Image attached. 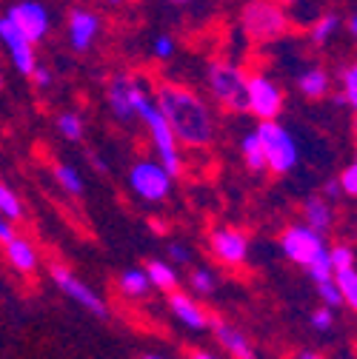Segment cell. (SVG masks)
Segmentation results:
<instances>
[{"mask_svg":"<svg viewBox=\"0 0 357 359\" xmlns=\"http://www.w3.org/2000/svg\"><path fill=\"white\" fill-rule=\"evenodd\" d=\"M143 359H166V356H157V353H146Z\"/></svg>","mask_w":357,"mask_h":359,"instance_id":"b9f144b4","label":"cell"},{"mask_svg":"<svg viewBox=\"0 0 357 359\" xmlns=\"http://www.w3.org/2000/svg\"><path fill=\"white\" fill-rule=\"evenodd\" d=\"M192 359H217V356H212V353H206V351H197V353H192Z\"/></svg>","mask_w":357,"mask_h":359,"instance_id":"ab89813d","label":"cell"},{"mask_svg":"<svg viewBox=\"0 0 357 359\" xmlns=\"http://www.w3.org/2000/svg\"><path fill=\"white\" fill-rule=\"evenodd\" d=\"M189 285H192L195 294H212L217 280H214V274L209 271V268H197V271H192V277H189Z\"/></svg>","mask_w":357,"mask_h":359,"instance_id":"83f0119b","label":"cell"},{"mask_svg":"<svg viewBox=\"0 0 357 359\" xmlns=\"http://www.w3.org/2000/svg\"><path fill=\"white\" fill-rule=\"evenodd\" d=\"M0 43H4V49L9 52L12 66H15L20 74L29 77V74L34 72V66H37V60H34V43L12 23L9 15L0 18Z\"/></svg>","mask_w":357,"mask_h":359,"instance_id":"30bf717a","label":"cell"},{"mask_svg":"<svg viewBox=\"0 0 357 359\" xmlns=\"http://www.w3.org/2000/svg\"><path fill=\"white\" fill-rule=\"evenodd\" d=\"M100 32V18L89 9H72L69 15V43L74 52H89L92 43L98 40Z\"/></svg>","mask_w":357,"mask_h":359,"instance_id":"5bb4252c","label":"cell"},{"mask_svg":"<svg viewBox=\"0 0 357 359\" xmlns=\"http://www.w3.org/2000/svg\"><path fill=\"white\" fill-rule=\"evenodd\" d=\"M340 194V183H326V197H337Z\"/></svg>","mask_w":357,"mask_h":359,"instance_id":"74e56055","label":"cell"},{"mask_svg":"<svg viewBox=\"0 0 357 359\" xmlns=\"http://www.w3.org/2000/svg\"><path fill=\"white\" fill-rule=\"evenodd\" d=\"M340 191L343 194H349V197H357V163H351L349 168H343V174H340Z\"/></svg>","mask_w":357,"mask_h":359,"instance_id":"1f68e13d","label":"cell"},{"mask_svg":"<svg viewBox=\"0 0 357 359\" xmlns=\"http://www.w3.org/2000/svg\"><path fill=\"white\" fill-rule=\"evenodd\" d=\"M297 359H320V356H318V353H311V351H303Z\"/></svg>","mask_w":357,"mask_h":359,"instance_id":"60d3db41","label":"cell"},{"mask_svg":"<svg viewBox=\"0 0 357 359\" xmlns=\"http://www.w3.org/2000/svg\"><path fill=\"white\" fill-rule=\"evenodd\" d=\"M0 217H6V219H20L23 217V205L18 200V194L0 183Z\"/></svg>","mask_w":357,"mask_h":359,"instance_id":"484cf974","label":"cell"},{"mask_svg":"<svg viewBox=\"0 0 357 359\" xmlns=\"http://www.w3.org/2000/svg\"><path fill=\"white\" fill-rule=\"evenodd\" d=\"M254 134H257V140L263 146V154H266V168H272L275 174H289L297 165L300 149H297L289 128H283L275 120H260Z\"/></svg>","mask_w":357,"mask_h":359,"instance_id":"3957f363","label":"cell"},{"mask_svg":"<svg viewBox=\"0 0 357 359\" xmlns=\"http://www.w3.org/2000/svg\"><path fill=\"white\" fill-rule=\"evenodd\" d=\"M329 259H332V268H335V274L337 271H346V268H354V254L349 245H337L329 251Z\"/></svg>","mask_w":357,"mask_h":359,"instance_id":"f546056e","label":"cell"},{"mask_svg":"<svg viewBox=\"0 0 357 359\" xmlns=\"http://www.w3.org/2000/svg\"><path fill=\"white\" fill-rule=\"evenodd\" d=\"M129 189L146 203H160L171 191V174L155 160H141L129 171Z\"/></svg>","mask_w":357,"mask_h":359,"instance_id":"8992f818","label":"cell"},{"mask_svg":"<svg viewBox=\"0 0 357 359\" xmlns=\"http://www.w3.org/2000/svg\"><path fill=\"white\" fill-rule=\"evenodd\" d=\"M246 109L260 120H275L283 111L280 86L266 74H252L246 83Z\"/></svg>","mask_w":357,"mask_h":359,"instance_id":"ba28073f","label":"cell"},{"mask_svg":"<svg viewBox=\"0 0 357 359\" xmlns=\"http://www.w3.org/2000/svg\"><path fill=\"white\" fill-rule=\"evenodd\" d=\"M58 131L63 134L66 140H80V137H83V120H80V114L63 111V114L58 117Z\"/></svg>","mask_w":357,"mask_h":359,"instance_id":"4316f807","label":"cell"},{"mask_svg":"<svg viewBox=\"0 0 357 359\" xmlns=\"http://www.w3.org/2000/svg\"><path fill=\"white\" fill-rule=\"evenodd\" d=\"M117 288L126 294V297H146L149 294V288H152V283H149V274L146 271H141V268H129V271H123L120 277H117Z\"/></svg>","mask_w":357,"mask_h":359,"instance_id":"ffe728a7","label":"cell"},{"mask_svg":"<svg viewBox=\"0 0 357 359\" xmlns=\"http://www.w3.org/2000/svg\"><path fill=\"white\" fill-rule=\"evenodd\" d=\"M354 134H357V117H354Z\"/></svg>","mask_w":357,"mask_h":359,"instance_id":"f6af8a7d","label":"cell"},{"mask_svg":"<svg viewBox=\"0 0 357 359\" xmlns=\"http://www.w3.org/2000/svg\"><path fill=\"white\" fill-rule=\"evenodd\" d=\"M52 280H55V285L69 297V299H74L80 308H86L89 313H95V317H106L109 313V308H106V302H103V297L100 294H95L92 288H89L83 280H77L66 265H52Z\"/></svg>","mask_w":357,"mask_h":359,"instance_id":"9c48e42d","label":"cell"},{"mask_svg":"<svg viewBox=\"0 0 357 359\" xmlns=\"http://www.w3.org/2000/svg\"><path fill=\"white\" fill-rule=\"evenodd\" d=\"M297 88H300V95L318 100V97H323L329 92V74L320 66H311L297 77Z\"/></svg>","mask_w":357,"mask_h":359,"instance_id":"d6986e66","label":"cell"},{"mask_svg":"<svg viewBox=\"0 0 357 359\" xmlns=\"http://www.w3.org/2000/svg\"><path fill=\"white\" fill-rule=\"evenodd\" d=\"M354 163H357V157H354Z\"/></svg>","mask_w":357,"mask_h":359,"instance_id":"7dc6e473","label":"cell"},{"mask_svg":"<svg viewBox=\"0 0 357 359\" xmlns=\"http://www.w3.org/2000/svg\"><path fill=\"white\" fill-rule=\"evenodd\" d=\"M157 109L166 114L177 143H186L192 149H203L214 137V117L206 106V100L192 92V88L166 83L155 92Z\"/></svg>","mask_w":357,"mask_h":359,"instance_id":"6da1fadb","label":"cell"},{"mask_svg":"<svg viewBox=\"0 0 357 359\" xmlns=\"http://www.w3.org/2000/svg\"><path fill=\"white\" fill-rule=\"evenodd\" d=\"M337 26H340V18H337V15H323V18H318L315 23H311V40H315L318 46H323V43L337 32Z\"/></svg>","mask_w":357,"mask_h":359,"instance_id":"d4e9b609","label":"cell"},{"mask_svg":"<svg viewBox=\"0 0 357 359\" xmlns=\"http://www.w3.org/2000/svg\"><path fill=\"white\" fill-rule=\"evenodd\" d=\"M240 151H243V163H246L252 171H266V154H263V146H260V140H257L254 131L243 137Z\"/></svg>","mask_w":357,"mask_h":359,"instance_id":"7402d4cb","label":"cell"},{"mask_svg":"<svg viewBox=\"0 0 357 359\" xmlns=\"http://www.w3.org/2000/svg\"><path fill=\"white\" fill-rule=\"evenodd\" d=\"M29 77H32V80H34V83H37L40 88H46V86L52 83V74H49L46 69H43V66H34V72H32Z\"/></svg>","mask_w":357,"mask_h":359,"instance_id":"8d00e7d4","label":"cell"},{"mask_svg":"<svg viewBox=\"0 0 357 359\" xmlns=\"http://www.w3.org/2000/svg\"><path fill=\"white\" fill-rule=\"evenodd\" d=\"M206 83H209V92L212 97L229 111H243L246 109V72L229 60H214L209 63L206 72Z\"/></svg>","mask_w":357,"mask_h":359,"instance_id":"277c9868","label":"cell"},{"mask_svg":"<svg viewBox=\"0 0 357 359\" xmlns=\"http://www.w3.org/2000/svg\"><path fill=\"white\" fill-rule=\"evenodd\" d=\"M135 117H141V120L146 123L149 137H152V143H155V151H157V157H160V165H163L171 177H177V174H181V149H177V137H174V131H171L166 114H163V111L157 109V103L149 97V92L138 100Z\"/></svg>","mask_w":357,"mask_h":359,"instance_id":"7a4b0ae2","label":"cell"},{"mask_svg":"<svg viewBox=\"0 0 357 359\" xmlns=\"http://www.w3.org/2000/svg\"><path fill=\"white\" fill-rule=\"evenodd\" d=\"M152 52H155V57L169 60V57L174 55V40H171L169 34H157L155 43H152Z\"/></svg>","mask_w":357,"mask_h":359,"instance_id":"d6a6232c","label":"cell"},{"mask_svg":"<svg viewBox=\"0 0 357 359\" xmlns=\"http://www.w3.org/2000/svg\"><path fill=\"white\" fill-rule=\"evenodd\" d=\"M318 294H320V299H323L329 308L343 305V294H340V288H337L335 277H332V280H326V283H318Z\"/></svg>","mask_w":357,"mask_h":359,"instance_id":"4dcf8cb0","label":"cell"},{"mask_svg":"<svg viewBox=\"0 0 357 359\" xmlns=\"http://www.w3.org/2000/svg\"><path fill=\"white\" fill-rule=\"evenodd\" d=\"M280 248L292 262H297L303 268H309L318 257H323L329 251L323 234L309 226H289L280 237Z\"/></svg>","mask_w":357,"mask_h":359,"instance_id":"52a82bcc","label":"cell"},{"mask_svg":"<svg viewBox=\"0 0 357 359\" xmlns=\"http://www.w3.org/2000/svg\"><path fill=\"white\" fill-rule=\"evenodd\" d=\"M55 180H58V186L66 191V194H83V180L80 174L72 168V165H58L55 168Z\"/></svg>","mask_w":357,"mask_h":359,"instance_id":"cb8c5ba5","label":"cell"},{"mask_svg":"<svg viewBox=\"0 0 357 359\" xmlns=\"http://www.w3.org/2000/svg\"><path fill=\"white\" fill-rule=\"evenodd\" d=\"M169 257H171L174 265H186V262H189V251H186L181 243H171V245H169Z\"/></svg>","mask_w":357,"mask_h":359,"instance_id":"e575fe53","label":"cell"},{"mask_svg":"<svg viewBox=\"0 0 357 359\" xmlns=\"http://www.w3.org/2000/svg\"><path fill=\"white\" fill-rule=\"evenodd\" d=\"M335 283H337V288H340V294H343V302L357 311V271H354V268L337 271V274H335Z\"/></svg>","mask_w":357,"mask_h":359,"instance_id":"603a6c76","label":"cell"},{"mask_svg":"<svg viewBox=\"0 0 357 359\" xmlns=\"http://www.w3.org/2000/svg\"><path fill=\"white\" fill-rule=\"evenodd\" d=\"M240 26L254 43H272V40H280L286 34L289 15L275 4V0H252L240 15Z\"/></svg>","mask_w":357,"mask_h":359,"instance_id":"5b68a950","label":"cell"},{"mask_svg":"<svg viewBox=\"0 0 357 359\" xmlns=\"http://www.w3.org/2000/svg\"><path fill=\"white\" fill-rule=\"evenodd\" d=\"M169 308H171L174 317L181 320L186 328H192V331H203V328L209 325L206 311H203L189 294H171V297H169Z\"/></svg>","mask_w":357,"mask_h":359,"instance_id":"9a60e30c","label":"cell"},{"mask_svg":"<svg viewBox=\"0 0 357 359\" xmlns=\"http://www.w3.org/2000/svg\"><path fill=\"white\" fill-rule=\"evenodd\" d=\"M343 100L351 109H357V63L343 72Z\"/></svg>","mask_w":357,"mask_h":359,"instance_id":"f1b7e54d","label":"cell"},{"mask_svg":"<svg viewBox=\"0 0 357 359\" xmlns=\"http://www.w3.org/2000/svg\"><path fill=\"white\" fill-rule=\"evenodd\" d=\"M169 4H189V0H169Z\"/></svg>","mask_w":357,"mask_h":359,"instance_id":"7bdbcfd3","label":"cell"},{"mask_svg":"<svg viewBox=\"0 0 357 359\" xmlns=\"http://www.w3.org/2000/svg\"><path fill=\"white\" fill-rule=\"evenodd\" d=\"M18 234H15V229H12V219H6V217H0V243H12Z\"/></svg>","mask_w":357,"mask_h":359,"instance_id":"d590c367","label":"cell"},{"mask_svg":"<svg viewBox=\"0 0 357 359\" xmlns=\"http://www.w3.org/2000/svg\"><path fill=\"white\" fill-rule=\"evenodd\" d=\"M335 325V317H332V308H318L315 313H311V328H318V331H329Z\"/></svg>","mask_w":357,"mask_h":359,"instance_id":"836d02e7","label":"cell"},{"mask_svg":"<svg viewBox=\"0 0 357 359\" xmlns=\"http://www.w3.org/2000/svg\"><path fill=\"white\" fill-rule=\"evenodd\" d=\"M6 259L12 262L15 271H20V274H32L37 268V251L23 237H15L12 243H6Z\"/></svg>","mask_w":357,"mask_h":359,"instance_id":"e0dca14e","label":"cell"},{"mask_svg":"<svg viewBox=\"0 0 357 359\" xmlns=\"http://www.w3.org/2000/svg\"><path fill=\"white\" fill-rule=\"evenodd\" d=\"M214 334H217L220 345L229 351L232 359H254V348H252V342L246 339L243 331H238V328H232L226 323H217L214 325Z\"/></svg>","mask_w":357,"mask_h":359,"instance_id":"2e32d148","label":"cell"},{"mask_svg":"<svg viewBox=\"0 0 357 359\" xmlns=\"http://www.w3.org/2000/svg\"><path fill=\"white\" fill-rule=\"evenodd\" d=\"M9 18L32 43L43 40V37H46V32H49V12H46V6H43V4H37V0H23V4H15L9 9Z\"/></svg>","mask_w":357,"mask_h":359,"instance_id":"7c38bea8","label":"cell"},{"mask_svg":"<svg viewBox=\"0 0 357 359\" xmlns=\"http://www.w3.org/2000/svg\"><path fill=\"white\" fill-rule=\"evenodd\" d=\"M349 32H351V34L357 37V12H354V15L349 18Z\"/></svg>","mask_w":357,"mask_h":359,"instance_id":"f35d334b","label":"cell"},{"mask_svg":"<svg viewBox=\"0 0 357 359\" xmlns=\"http://www.w3.org/2000/svg\"><path fill=\"white\" fill-rule=\"evenodd\" d=\"M106 95H109V106L115 109V114L120 120H129V117H135V106L146 95V88H143V80H138V77L117 74V77H112Z\"/></svg>","mask_w":357,"mask_h":359,"instance_id":"8fae6325","label":"cell"},{"mask_svg":"<svg viewBox=\"0 0 357 359\" xmlns=\"http://www.w3.org/2000/svg\"><path fill=\"white\" fill-rule=\"evenodd\" d=\"M0 83H4V77H0Z\"/></svg>","mask_w":357,"mask_h":359,"instance_id":"bcb514c9","label":"cell"},{"mask_svg":"<svg viewBox=\"0 0 357 359\" xmlns=\"http://www.w3.org/2000/svg\"><path fill=\"white\" fill-rule=\"evenodd\" d=\"M303 217H306V226L320 231V234H326L332 229V219H335L332 205L323 197H309L306 205H303Z\"/></svg>","mask_w":357,"mask_h":359,"instance_id":"ac0fdd59","label":"cell"},{"mask_svg":"<svg viewBox=\"0 0 357 359\" xmlns=\"http://www.w3.org/2000/svg\"><path fill=\"white\" fill-rule=\"evenodd\" d=\"M146 274H149V283L160 291H174V285H177V274H174V268L169 262H160V259L149 262Z\"/></svg>","mask_w":357,"mask_h":359,"instance_id":"44dd1931","label":"cell"},{"mask_svg":"<svg viewBox=\"0 0 357 359\" xmlns=\"http://www.w3.org/2000/svg\"><path fill=\"white\" fill-rule=\"evenodd\" d=\"M109 4H123V0H109Z\"/></svg>","mask_w":357,"mask_h":359,"instance_id":"ee69618b","label":"cell"},{"mask_svg":"<svg viewBox=\"0 0 357 359\" xmlns=\"http://www.w3.org/2000/svg\"><path fill=\"white\" fill-rule=\"evenodd\" d=\"M209 248L220 262H226V265H240L249 257V240L238 229H214L212 237H209Z\"/></svg>","mask_w":357,"mask_h":359,"instance_id":"4fadbf2b","label":"cell"}]
</instances>
